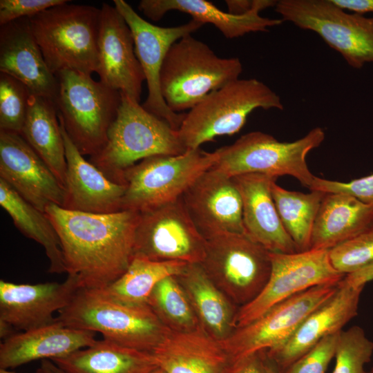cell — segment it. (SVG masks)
Here are the masks:
<instances>
[{"label": "cell", "mask_w": 373, "mask_h": 373, "mask_svg": "<svg viewBox=\"0 0 373 373\" xmlns=\"http://www.w3.org/2000/svg\"><path fill=\"white\" fill-rule=\"evenodd\" d=\"M339 333L321 339L280 373H325L335 356Z\"/></svg>", "instance_id": "38"}, {"label": "cell", "mask_w": 373, "mask_h": 373, "mask_svg": "<svg viewBox=\"0 0 373 373\" xmlns=\"http://www.w3.org/2000/svg\"><path fill=\"white\" fill-rule=\"evenodd\" d=\"M276 3L274 0H255L254 8L242 15L224 12L205 0H142L138 8L155 21L171 10L184 12L202 24L213 25L226 38L233 39L250 32H266L269 28L281 25L284 22L281 19L260 15L262 10L275 7Z\"/></svg>", "instance_id": "26"}, {"label": "cell", "mask_w": 373, "mask_h": 373, "mask_svg": "<svg viewBox=\"0 0 373 373\" xmlns=\"http://www.w3.org/2000/svg\"><path fill=\"white\" fill-rule=\"evenodd\" d=\"M0 179L44 213L50 204L64 206V187L19 133L0 131Z\"/></svg>", "instance_id": "17"}, {"label": "cell", "mask_w": 373, "mask_h": 373, "mask_svg": "<svg viewBox=\"0 0 373 373\" xmlns=\"http://www.w3.org/2000/svg\"><path fill=\"white\" fill-rule=\"evenodd\" d=\"M152 354L166 373H224L229 364L220 341L200 325L186 330L169 328Z\"/></svg>", "instance_id": "24"}, {"label": "cell", "mask_w": 373, "mask_h": 373, "mask_svg": "<svg viewBox=\"0 0 373 373\" xmlns=\"http://www.w3.org/2000/svg\"><path fill=\"white\" fill-rule=\"evenodd\" d=\"M242 70L239 58L218 57L188 35L167 52L160 73L162 95L173 112L190 110L212 91L238 79Z\"/></svg>", "instance_id": "4"}, {"label": "cell", "mask_w": 373, "mask_h": 373, "mask_svg": "<svg viewBox=\"0 0 373 373\" xmlns=\"http://www.w3.org/2000/svg\"><path fill=\"white\" fill-rule=\"evenodd\" d=\"M365 287H353L342 280L334 294L313 311L280 346L265 351L281 372L325 336L338 333L358 315Z\"/></svg>", "instance_id": "20"}, {"label": "cell", "mask_w": 373, "mask_h": 373, "mask_svg": "<svg viewBox=\"0 0 373 373\" xmlns=\"http://www.w3.org/2000/svg\"><path fill=\"white\" fill-rule=\"evenodd\" d=\"M68 2L28 18L30 26L54 75L70 70L91 76L98 70L101 10Z\"/></svg>", "instance_id": "3"}, {"label": "cell", "mask_w": 373, "mask_h": 373, "mask_svg": "<svg viewBox=\"0 0 373 373\" xmlns=\"http://www.w3.org/2000/svg\"><path fill=\"white\" fill-rule=\"evenodd\" d=\"M309 190L347 194L365 204L373 205V173L347 182L315 176Z\"/></svg>", "instance_id": "39"}, {"label": "cell", "mask_w": 373, "mask_h": 373, "mask_svg": "<svg viewBox=\"0 0 373 373\" xmlns=\"http://www.w3.org/2000/svg\"><path fill=\"white\" fill-rule=\"evenodd\" d=\"M267 373H280L278 367L267 358L266 362Z\"/></svg>", "instance_id": "47"}, {"label": "cell", "mask_w": 373, "mask_h": 373, "mask_svg": "<svg viewBox=\"0 0 373 373\" xmlns=\"http://www.w3.org/2000/svg\"><path fill=\"white\" fill-rule=\"evenodd\" d=\"M0 204L24 236L44 247L50 261L48 271L66 272L59 236L46 214L25 200L2 179Z\"/></svg>", "instance_id": "31"}, {"label": "cell", "mask_w": 373, "mask_h": 373, "mask_svg": "<svg viewBox=\"0 0 373 373\" xmlns=\"http://www.w3.org/2000/svg\"><path fill=\"white\" fill-rule=\"evenodd\" d=\"M336 5L347 10L364 15L373 12V0H332Z\"/></svg>", "instance_id": "43"}, {"label": "cell", "mask_w": 373, "mask_h": 373, "mask_svg": "<svg viewBox=\"0 0 373 373\" xmlns=\"http://www.w3.org/2000/svg\"><path fill=\"white\" fill-rule=\"evenodd\" d=\"M184 288L200 325L221 341L234 330V304L207 274L200 263L188 264L176 276Z\"/></svg>", "instance_id": "29"}, {"label": "cell", "mask_w": 373, "mask_h": 373, "mask_svg": "<svg viewBox=\"0 0 373 373\" xmlns=\"http://www.w3.org/2000/svg\"><path fill=\"white\" fill-rule=\"evenodd\" d=\"M218 157L200 148L177 155H159L137 163L124 173L122 210L146 211L180 198Z\"/></svg>", "instance_id": "9"}, {"label": "cell", "mask_w": 373, "mask_h": 373, "mask_svg": "<svg viewBox=\"0 0 373 373\" xmlns=\"http://www.w3.org/2000/svg\"><path fill=\"white\" fill-rule=\"evenodd\" d=\"M269 252L246 234L226 233L206 240L202 268L235 305L254 299L271 270Z\"/></svg>", "instance_id": "11"}, {"label": "cell", "mask_w": 373, "mask_h": 373, "mask_svg": "<svg viewBox=\"0 0 373 373\" xmlns=\"http://www.w3.org/2000/svg\"><path fill=\"white\" fill-rule=\"evenodd\" d=\"M50 361L65 373H151L159 367L152 352L106 338Z\"/></svg>", "instance_id": "28"}, {"label": "cell", "mask_w": 373, "mask_h": 373, "mask_svg": "<svg viewBox=\"0 0 373 373\" xmlns=\"http://www.w3.org/2000/svg\"><path fill=\"white\" fill-rule=\"evenodd\" d=\"M117 116L107 133L105 145L89 162L109 180L124 185L125 172L147 157L177 155L187 150L178 131L121 92ZM125 186V185H124Z\"/></svg>", "instance_id": "2"}, {"label": "cell", "mask_w": 373, "mask_h": 373, "mask_svg": "<svg viewBox=\"0 0 373 373\" xmlns=\"http://www.w3.org/2000/svg\"><path fill=\"white\" fill-rule=\"evenodd\" d=\"M15 327L8 322L0 319V338L3 340L12 336L15 334Z\"/></svg>", "instance_id": "45"}, {"label": "cell", "mask_w": 373, "mask_h": 373, "mask_svg": "<svg viewBox=\"0 0 373 373\" xmlns=\"http://www.w3.org/2000/svg\"><path fill=\"white\" fill-rule=\"evenodd\" d=\"M113 3L131 30L135 55L145 76L148 95L143 107L178 131L185 114L171 111L163 99L160 88L161 69L170 47L204 24L191 19L177 26L160 27L144 20L125 1L114 0Z\"/></svg>", "instance_id": "15"}, {"label": "cell", "mask_w": 373, "mask_h": 373, "mask_svg": "<svg viewBox=\"0 0 373 373\" xmlns=\"http://www.w3.org/2000/svg\"><path fill=\"white\" fill-rule=\"evenodd\" d=\"M228 12L236 15H245L251 11L255 5V0H226Z\"/></svg>", "instance_id": "44"}, {"label": "cell", "mask_w": 373, "mask_h": 373, "mask_svg": "<svg viewBox=\"0 0 373 373\" xmlns=\"http://www.w3.org/2000/svg\"><path fill=\"white\" fill-rule=\"evenodd\" d=\"M265 351L251 354L237 361L229 363L226 373H267Z\"/></svg>", "instance_id": "41"}, {"label": "cell", "mask_w": 373, "mask_h": 373, "mask_svg": "<svg viewBox=\"0 0 373 373\" xmlns=\"http://www.w3.org/2000/svg\"><path fill=\"white\" fill-rule=\"evenodd\" d=\"M270 276L260 294L237 309L234 329L251 323L278 303L313 287L338 284L345 275L332 265L329 250L269 252Z\"/></svg>", "instance_id": "12"}, {"label": "cell", "mask_w": 373, "mask_h": 373, "mask_svg": "<svg viewBox=\"0 0 373 373\" xmlns=\"http://www.w3.org/2000/svg\"><path fill=\"white\" fill-rule=\"evenodd\" d=\"M205 248L206 239L191 220L182 197L140 213L133 258L200 264Z\"/></svg>", "instance_id": "13"}, {"label": "cell", "mask_w": 373, "mask_h": 373, "mask_svg": "<svg viewBox=\"0 0 373 373\" xmlns=\"http://www.w3.org/2000/svg\"><path fill=\"white\" fill-rule=\"evenodd\" d=\"M148 305L169 328L186 330L200 325L189 299L176 276H168L153 289Z\"/></svg>", "instance_id": "34"}, {"label": "cell", "mask_w": 373, "mask_h": 373, "mask_svg": "<svg viewBox=\"0 0 373 373\" xmlns=\"http://www.w3.org/2000/svg\"><path fill=\"white\" fill-rule=\"evenodd\" d=\"M367 373H373V366H372V368L370 370V371H368Z\"/></svg>", "instance_id": "50"}, {"label": "cell", "mask_w": 373, "mask_h": 373, "mask_svg": "<svg viewBox=\"0 0 373 373\" xmlns=\"http://www.w3.org/2000/svg\"><path fill=\"white\" fill-rule=\"evenodd\" d=\"M188 264L179 261H153L133 258L126 271L106 286L95 289L101 296L126 305H148L158 283L168 276H178Z\"/></svg>", "instance_id": "32"}, {"label": "cell", "mask_w": 373, "mask_h": 373, "mask_svg": "<svg viewBox=\"0 0 373 373\" xmlns=\"http://www.w3.org/2000/svg\"><path fill=\"white\" fill-rule=\"evenodd\" d=\"M67 0H1L0 26L13 21L30 18Z\"/></svg>", "instance_id": "40"}, {"label": "cell", "mask_w": 373, "mask_h": 373, "mask_svg": "<svg viewBox=\"0 0 373 373\" xmlns=\"http://www.w3.org/2000/svg\"><path fill=\"white\" fill-rule=\"evenodd\" d=\"M373 342L359 326H352L339 333L332 373H367L365 366L372 358Z\"/></svg>", "instance_id": "35"}, {"label": "cell", "mask_w": 373, "mask_h": 373, "mask_svg": "<svg viewBox=\"0 0 373 373\" xmlns=\"http://www.w3.org/2000/svg\"><path fill=\"white\" fill-rule=\"evenodd\" d=\"M55 75L58 118L80 153L92 156L106 144L121 104V92L77 71L64 70Z\"/></svg>", "instance_id": "7"}, {"label": "cell", "mask_w": 373, "mask_h": 373, "mask_svg": "<svg viewBox=\"0 0 373 373\" xmlns=\"http://www.w3.org/2000/svg\"><path fill=\"white\" fill-rule=\"evenodd\" d=\"M0 373H21V372H17L15 371L8 370V369H3L0 368ZM35 373H44L40 368L37 370Z\"/></svg>", "instance_id": "48"}, {"label": "cell", "mask_w": 373, "mask_h": 373, "mask_svg": "<svg viewBox=\"0 0 373 373\" xmlns=\"http://www.w3.org/2000/svg\"><path fill=\"white\" fill-rule=\"evenodd\" d=\"M30 92L15 78L0 74V131L21 133L28 108Z\"/></svg>", "instance_id": "36"}, {"label": "cell", "mask_w": 373, "mask_h": 373, "mask_svg": "<svg viewBox=\"0 0 373 373\" xmlns=\"http://www.w3.org/2000/svg\"><path fill=\"white\" fill-rule=\"evenodd\" d=\"M20 135L65 189V147L55 102L30 94L26 117Z\"/></svg>", "instance_id": "30"}, {"label": "cell", "mask_w": 373, "mask_h": 373, "mask_svg": "<svg viewBox=\"0 0 373 373\" xmlns=\"http://www.w3.org/2000/svg\"><path fill=\"white\" fill-rule=\"evenodd\" d=\"M97 40L100 82L140 102L145 76L131 30L115 6H102Z\"/></svg>", "instance_id": "18"}, {"label": "cell", "mask_w": 373, "mask_h": 373, "mask_svg": "<svg viewBox=\"0 0 373 373\" xmlns=\"http://www.w3.org/2000/svg\"><path fill=\"white\" fill-rule=\"evenodd\" d=\"M271 194L282 223L298 252L310 249L314 224L326 193L310 190L305 193L289 191L274 181Z\"/></svg>", "instance_id": "33"}, {"label": "cell", "mask_w": 373, "mask_h": 373, "mask_svg": "<svg viewBox=\"0 0 373 373\" xmlns=\"http://www.w3.org/2000/svg\"><path fill=\"white\" fill-rule=\"evenodd\" d=\"M373 224V205L343 193H326L319 207L310 249L329 250Z\"/></svg>", "instance_id": "27"}, {"label": "cell", "mask_w": 373, "mask_h": 373, "mask_svg": "<svg viewBox=\"0 0 373 373\" xmlns=\"http://www.w3.org/2000/svg\"><path fill=\"white\" fill-rule=\"evenodd\" d=\"M95 332L72 328L55 321L16 333L0 344V368L10 369L35 360L66 356L93 345Z\"/></svg>", "instance_id": "25"}, {"label": "cell", "mask_w": 373, "mask_h": 373, "mask_svg": "<svg viewBox=\"0 0 373 373\" xmlns=\"http://www.w3.org/2000/svg\"><path fill=\"white\" fill-rule=\"evenodd\" d=\"M373 280V263L345 276L342 282L353 287H365Z\"/></svg>", "instance_id": "42"}, {"label": "cell", "mask_w": 373, "mask_h": 373, "mask_svg": "<svg viewBox=\"0 0 373 373\" xmlns=\"http://www.w3.org/2000/svg\"><path fill=\"white\" fill-rule=\"evenodd\" d=\"M80 288L77 276L62 283L17 284L0 280V319L27 331L51 324Z\"/></svg>", "instance_id": "19"}, {"label": "cell", "mask_w": 373, "mask_h": 373, "mask_svg": "<svg viewBox=\"0 0 373 373\" xmlns=\"http://www.w3.org/2000/svg\"><path fill=\"white\" fill-rule=\"evenodd\" d=\"M325 138V133L321 127L312 128L293 142H280L258 131L249 132L233 144L217 149L218 157L212 168L229 177L247 173L276 178L290 175L309 189L315 175L309 169L306 157Z\"/></svg>", "instance_id": "8"}, {"label": "cell", "mask_w": 373, "mask_h": 373, "mask_svg": "<svg viewBox=\"0 0 373 373\" xmlns=\"http://www.w3.org/2000/svg\"><path fill=\"white\" fill-rule=\"evenodd\" d=\"M59 122L66 160V198L63 208L94 213L121 211L126 186L111 181L94 164L86 160L59 119Z\"/></svg>", "instance_id": "23"}, {"label": "cell", "mask_w": 373, "mask_h": 373, "mask_svg": "<svg viewBox=\"0 0 373 373\" xmlns=\"http://www.w3.org/2000/svg\"><path fill=\"white\" fill-rule=\"evenodd\" d=\"M338 284L308 289L278 303L248 325L235 329L220 341L229 363L283 345L313 311L334 294Z\"/></svg>", "instance_id": "14"}, {"label": "cell", "mask_w": 373, "mask_h": 373, "mask_svg": "<svg viewBox=\"0 0 373 373\" xmlns=\"http://www.w3.org/2000/svg\"><path fill=\"white\" fill-rule=\"evenodd\" d=\"M0 71L19 80L30 94L55 102L58 81L46 63L28 18L1 26Z\"/></svg>", "instance_id": "21"}, {"label": "cell", "mask_w": 373, "mask_h": 373, "mask_svg": "<svg viewBox=\"0 0 373 373\" xmlns=\"http://www.w3.org/2000/svg\"><path fill=\"white\" fill-rule=\"evenodd\" d=\"M242 202L245 234L270 252H298L280 218L271 194L277 178L260 173L233 177Z\"/></svg>", "instance_id": "22"}, {"label": "cell", "mask_w": 373, "mask_h": 373, "mask_svg": "<svg viewBox=\"0 0 373 373\" xmlns=\"http://www.w3.org/2000/svg\"><path fill=\"white\" fill-rule=\"evenodd\" d=\"M45 213L59 236L66 272L77 277L80 288H102L126 271L139 212L94 213L50 204Z\"/></svg>", "instance_id": "1"}, {"label": "cell", "mask_w": 373, "mask_h": 373, "mask_svg": "<svg viewBox=\"0 0 373 373\" xmlns=\"http://www.w3.org/2000/svg\"><path fill=\"white\" fill-rule=\"evenodd\" d=\"M274 9L283 21L318 35L351 67L373 62V17L349 13L332 0H280Z\"/></svg>", "instance_id": "10"}, {"label": "cell", "mask_w": 373, "mask_h": 373, "mask_svg": "<svg viewBox=\"0 0 373 373\" xmlns=\"http://www.w3.org/2000/svg\"><path fill=\"white\" fill-rule=\"evenodd\" d=\"M182 199L206 240L226 233L245 234L242 199L233 177L211 167L195 180Z\"/></svg>", "instance_id": "16"}, {"label": "cell", "mask_w": 373, "mask_h": 373, "mask_svg": "<svg viewBox=\"0 0 373 373\" xmlns=\"http://www.w3.org/2000/svg\"><path fill=\"white\" fill-rule=\"evenodd\" d=\"M40 369L44 373H65L49 359L41 360Z\"/></svg>", "instance_id": "46"}, {"label": "cell", "mask_w": 373, "mask_h": 373, "mask_svg": "<svg viewBox=\"0 0 373 373\" xmlns=\"http://www.w3.org/2000/svg\"><path fill=\"white\" fill-rule=\"evenodd\" d=\"M55 319L79 329L101 333L121 345L152 352L169 328L149 305L131 306L79 288Z\"/></svg>", "instance_id": "6"}, {"label": "cell", "mask_w": 373, "mask_h": 373, "mask_svg": "<svg viewBox=\"0 0 373 373\" xmlns=\"http://www.w3.org/2000/svg\"><path fill=\"white\" fill-rule=\"evenodd\" d=\"M256 108L283 110L280 97L262 82L237 79L208 94L184 115L181 142L192 150L216 137L237 133Z\"/></svg>", "instance_id": "5"}, {"label": "cell", "mask_w": 373, "mask_h": 373, "mask_svg": "<svg viewBox=\"0 0 373 373\" xmlns=\"http://www.w3.org/2000/svg\"><path fill=\"white\" fill-rule=\"evenodd\" d=\"M333 267L347 275L373 263V224L329 250Z\"/></svg>", "instance_id": "37"}, {"label": "cell", "mask_w": 373, "mask_h": 373, "mask_svg": "<svg viewBox=\"0 0 373 373\" xmlns=\"http://www.w3.org/2000/svg\"><path fill=\"white\" fill-rule=\"evenodd\" d=\"M151 373H166V372L162 369H160V367H158L155 369V370H153V372H151Z\"/></svg>", "instance_id": "49"}]
</instances>
